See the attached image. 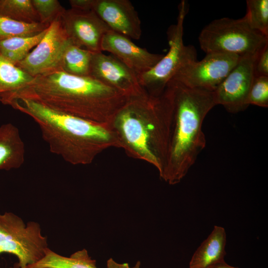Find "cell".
Returning <instances> with one entry per match:
<instances>
[{
	"label": "cell",
	"mask_w": 268,
	"mask_h": 268,
	"mask_svg": "<svg viewBox=\"0 0 268 268\" xmlns=\"http://www.w3.org/2000/svg\"><path fill=\"white\" fill-rule=\"evenodd\" d=\"M240 58L227 53H206L201 61L196 60L180 67L171 80L189 87L213 92Z\"/></svg>",
	"instance_id": "cell-8"
},
{
	"label": "cell",
	"mask_w": 268,
	"mask_h": 268,
	"mask_svg": "<svg viewBox=\"0 0 268 268\" xmlns=\"http://www.w3.org/2000/svg\"><path fill=\"white\" fill-rule=\"evenodd\" d=\"M31 117L38 125L50 151L72 165H87L118 143L109 125L51 109L34 100L13 99L7 104Z\"/></svg>",
	"instance_id": "cell-3"
},
{
	"label": "cell",
	"mask_w": 268,
	"mask_h": 268,
	"mask_svg": "<svg viewBox=\"0 0 268 268\" xmlns=\"http://www.w3.org/2000/svg\"><path fill=\"white\" fill-rule=\"evenodd\" d=\"M48 28L34 36L15 37L0 41V56L16 65L38 45L45 35Z\"/></svg>",
	"instance_id": "cell-19"
},
{
	"label": "cell",
	"mask_w": 268,
	"mask_h": 268,
	"mask_svg": "<svg viewBox=\"0 0 268 268\" xmlns=\"http://www.w3.org/2000/svg\"><path fill=\"white\" fill-rule=\"evenodd\" d=\"M0 14L22 22L40 23L31 0H0Z\"/></svg>",
	"instance_id": "cell-21"
},
{
	"label": "cell",
	"mask_w": 268,
	"mask_h": 268,
	"mask_svg": "<svg viewBox=\"0 0 268 268\" xmlns=\"http://www.w3.org/2000/svg\"><path fill=\"white\" fill-rule=\"evenodd\" d=\"M93 54L70 42L64 51L61 70L73 75L89 76Z\"/></svg>",
	"instance_id": "cell-20"
},
{
	"label": "cell",
	"mask_w": 268,
	"mask_h": 268,
	"mask_svg": "<svg viewBox=\"0 0 268 268\" xmlns=\"http://www.w3.org/2000/svg\"><path fill=\"white\" fill-rule=\"evenodd\" d=\"M34 77L0 56V102L30 83Z\"/></svg>",
	"instance_id": "cell-18"
},
{
	"label": "cell",
	"mask_w": 268,
	"mask_h": 268,
	"mask_svg": "<svg viewBox=\"0 0 268 268\" xmlns=\"http://www.w3.org/2000/svg\"><path fill=\"white\" fill-rule=\"evenodd\" d=\"M189 9L188 2L182 0L178 5L177 22L167 31L169 46L167 53L152 68L137 75L140 84L151 95H161L180 67L197 60L195 47L186 46L183 42L184 22Z\"/></svg>",
	"instance_id": "cell-6"
},
{
	"label": "cell",
	"mask_w": 268,
	"mask_h": 268,
	"mask_svg": "<svg viewBox=\"0 0 268 268\" xmlns=\"http://www.w3.org/2000/svg\"><path fill=\"white\" fill-rule=\"evenodd\" d=\"M26 268H97L96 262L88 255L85 249L78 251L69 257L61 256L49 248L44 256L35 264Z\"/></svg>",
	"instance_id": "cell-17"
},
{
	"label": "cell",
	"mask_w": 268,
	"mask_h": 268,
	"mask_svg": "<svg viewBox=\"0 0 268 268\" xmlns=\"http://www.w3.org/2000/svg\"><path fill=\"white\" fill-rule=\"evenodd\" d=\"M258 54L241 57L213 91L216 105H222L227 111L233 114L243 111L248 107L247 99L255 76L254 64Z\"/></svg>",
	"instance_id": "cell-10"
},
{
	"label": "cell",
	"mask_w": 268,
	"mask_h": 268,
	"mask_svg": "<svg viewBox=\"0 0 268 268\" xmlns=\"http://www.w3.org/2000/svg\"><path fill=\"white\" fill-rule=\"evenodd\" d=\"M171 107L165 88L159 96L147 92L128 98L109 126L119 145L129 157L152 165L161 177L169 143Z\"/></svg>",
	"instance_id": "cell-2"
},
{
	"label": "cell",
	"mask_w": 268,
	"mask_h": 268,
	"mask_svg": "<svg viewBox=\"0 0 268 268\" xmlns=\"http://www.w3.org/2000/svg\"><path fill=\"white\" fill-rule=\"evenodd\" d=\"M140 267V262H137L134 267L132 268H139Z\"/></svg>",
	"instance_id": "cell-29"
},
{
	"label": "cell",
	"mask_w": 268,
	"mask_h": 268,
	"mask_svg": "<svg viewBox=\"0 0 268 268\" xmlns=\"http://www.w3.org/2000/svg\"><path fill=\"white\" fill-rule=\"evenodd\" d=\"M198 40L206 54L221 53L240 57L258 54L268 44V36L253 29L244 17H223L205 26Z\"/></svg>",
	"instance_id": "cell-5"
},
{
	"label": "cell",
	"mask_w": 268,
	"mask_h": 268,
	"mask_svg": "<svg viewBox=\"0 0 268 268\" xmlns=\"http://www.w3.org/2000/svg\"><path fill=\"white\" fill-rule=\"evenodd\" d=\"M248 105L268 107V76H255L247 99Z\"/></svg>",
	"instance_id": "cell-25"
},
{
	"label": "cell",
	"mask_w": 268,
	"mask_h": 268,
	"mask_svg": "<svg viewBox=\"0 0 268 268\" xmlns=\"http://www.w3.org/2000/svg\"><path fill=\"white\" fill-rule=\"evenodd\" d=\"M49 26L41 23L22 22L0 14V41L15 37L34 36L46 30Z\"/></svg>",
	"instance_id": "cell-22"
},
{
	"label": "cell",
	"mask_w": 268,
	"mask_h": 268,
	"mask_svg": "<svg viewBox=\"0 0 268 268\" xmlns=\"http://www.w3.org/2000/svg\"><path fill=\"white\" fill-rule=\"evenodd\" d=\"M101 51L111 53L137 75L152 68L164 55L150 53L130 38L111 30L103 38Z\"/></svg>",
	"instance_id": "cell-14"
},
{
	"label": "cell",
	"mask_w": 268,
	"mask_h": 268,
	"mask_svg": "<svg viewBox=\"0 0 268 268\" xmlns=\"http://www.w3.org/2000/svg\"><path fill=\"white\" fill-rule=\"evenodd\" d=\"M41 23L50 25L65 9L57 0H31Z\"/></svg>",
	"instance_id": "cell-24"
},
{
	"label": "cell",
	"mask_w": 268,
	"mask_h": 268,
	"mask_svg": "<svg viewBox=\"0 0 268 268\" xmlns=\"http://www.w3.org/2000/svg\"><path fill=\"white\" fill-rule=\"evenodd\" d=\"M207 268H237L229 265L224 261L214 264Z\"/></svg>",
	"instance_id": "cell-28"
},
{
	"label": "cell",
	"mask_w": 268,
	"mask_h": 268,
	"mask_svg": "<svg viewBox=\"0 0 268 268\" xmlns=\"http://www.w3.org/2000/svg\"><path fill=\"white\" fill-rule=\"evenodd\" d=\"M255 76H268V44L257 55L254 64Z\"/></svg>",
	"instance_id": "cell-26"
},
{
	"label": "cell",
	"mask_w": 268,
	"mask_h": 268,
	"mask_svg": "<svg viewBox=\"0 0 268 268\" xmlns=\"http://www.w3.org/2000/svg\"><path fill=\"white\" fill-rule=\"evenodd\" d=\"M25 146L18 128L11 123L0 126V170H10L22 166Z\"/></svg>",
	"instance_id": "cell-16"
},
{
	"label": "cell",
	"mask_w": 268,
	"mask_h": 268,
	"mask_svg": "<svg viewBox=\"0 0 268 268\" xmlns=\"http://www.w3.org/2000/svg\"><path fill=\"white\" fill-rule=\"evenodd\" d=\"M89 76L115 89L127 99L147 92L135 72L113 55L102 52L93 54Z\"/></svg>",
	"instance_id": "cell-12"
},
{
	"label": "cell",
	"mask_w": 268,
	"mask_h": 268,
	"mask_svg": "<svg viewBox=\"0 0 268 268\" xmlns=\"http://www.w3.org/2000/svg\"><path fill=\"white\" fill-rule=\"evenodd\" d=\"M28 98L46 107L93 122L109 125L127 98L90 76L73 75L55 70L34 77L22 89L5 98L3 104Z\"/></svg>",
	"instance_id": "cell-1"
},
{
	"label": "cell",
	"mask_w": 268,
	"mask_h": 268,
	"mask_svg": "<svg viewBox=\"0 0 268 268\" xmlns=\"http://www.w3.org/2000/svg\"><path fill=\"white\" fill-rule=\"evenodd\" d=\"M90 10L111 30L130 39H139L142 34L137 11L128 0H91Z\"/></svg>",
	"instance_id": "cell-13"
},
{
	"label": "cell",
	"mask_w": 268,
	"mask_h": 268,
	"mask_svg": "<svg viewBox=\"0 0 268 268\" xmlns=\"http://www.w3.org/2000/svg\"><path fill=\"white\" fill-rule=\"evenodd\" d=\"M226 234L225 229L215 225L208 237L194 253L189 264L190 268H207L224 261L226 254Z\"/></svg>",
	"instance_id": "cell-15"
},
{
	"label": "cell",
	"mask_w": 268,
	"mask_h": 268,
	"mask_svg": "<svg viewBox=\"0 0 268 268\" xmlns=\"http://www.w3.org/2000/svg\"><path fill=\"white\" fill-rule=\"evenodd\" d=\"M107 268H132L127 263L119 264L113 259H109L107 262Z\"/></svg>",
	"instance_id": "cell-27"
},
{
	"label": "cell",
	"mask_w": 268,
	"mask_h": 268,
	"mask_svg": "<svg viewBox=\"0 0 268 268\" xmlns=\"http://www.w3.org/2000/svg\"><path fill=\"white\" fill-rule=\"evenodd\" d=\"M165 89L171 103V122L167 162L160 178L173 185L182 181L205 148L202 124L216 104L212 91L173 80Z\"/></svg>",
	"instance_id": "cell-4"
},
{
	"label": "cell",
	"mask_w": 268,
	"mask_h": 268,
	"mask_svg": "<svg viewBox=\"0 0 268 268\" xmlns=\"http://www.w3.org/2000/svg\"><path fill=\"white\" fill-rule=\"evenodd\" d=\"M59 19L72 44L93 53L102 52L103 38L110 29L93 11L65 9Z\"/></svg>",
	"instance_id": "cell-11"
},
{
	"label": "cell",
	"mask_w": 268,
	"mask_h": 268,
	"mask_svg": "<svg viewBox=\"0 0 268 268\" xmlns=\"http://www.w3.org/2000/svg\"><path fill=\"white\" fill-rule=\"evenodd\" d=\"M47 248V238L37 222L26 224L12 212L0 213V254L15 255L19 267L26 268L40 260Z\"/></svg>",
	"instance_id": "cell-7"
},
{
	"label": "cell",
	"mask_w": 268,
	"mask_h": 268,
	"mask_svg": "<svg viewBox=\"0 0 268 268\" xmlns=\"http://www.w3.org/2000/svg\"><path fill=\"white\" fill-rule=\"evenodd\" d=\"M244 16L254 30L268 36V0H247Z\"/></svg>",
	"instance_id": "cell-23"
},
{
	"label": "cell",
	"mask_w": 268,
	"mask_h": 268,
	"mask_svg": "<svg viewBox=\"0 0 268 268\" xmlns=\"http://www.w3.org/2000/svg\"><path fill=\"white\" fill-rule=\"evenodd\" d=\"M59 18L50 25L45 35L35 48L16 65L33 77L61 70L64 51L71 42Z\"/></svg>",
	"instance_id": "cell-9"
},
{
	"label": "cell",
	"mask_w": 268,
	"mask_h": 268,
	"mask_svg": "<svg viewBox=\"0 0 268 268\" xmlns=\"http://www.w3.org/2000/svg\"></svg>",
	"instance_id": "cell-30"
}]
</instances>
